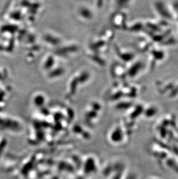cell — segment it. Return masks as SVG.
Listing matches in <instances>:
<instances>
[{"label": "cell", "instance_id": "6da1fadb", "mask_svg": "<svg viewBox=\"0 0 178 179\" xmlns=\"http://www.w3.org/2000/svg\"><path fill=\"white\" fill-rule=\"evenodd\" d=\"M17 126V122L14 118L6 115L0 114V130L14 131Z\"/></svg>", "mask_w": 178, "mask_h": 179}, {"label": "cell", "instance_id": "7a4b0ae2", "mask_svg": "<svg viewBox=\"0 0 178 179\" xmlns=\"http://www.w3.org/2000/svg\"><path fill=\"white\" fill-rule=\"evenodd\" d=\"M6 144H7V142H6V139L3 136L0 134V160H1V158L2 156L4 151L5 149Z\"/></svg>", "mask_w": 178, "mask_h": 179}]
</instances>
